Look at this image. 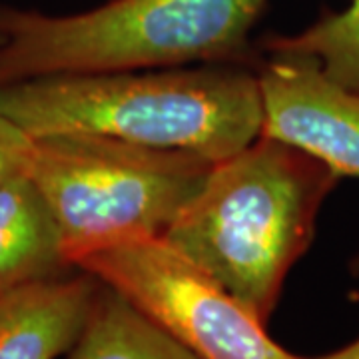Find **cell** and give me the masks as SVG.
I'll use <instances>...</instances> for the list:
<instances>
[{
  "mask_svg": "<svg viewBox=\"0 0 359 359\" xmlns=\"http://www.w3.org/2000/svg\"><path fill=\"white\" fill-rule=\"evenodd\" d=\"M78 271L0 294V359H56L74 347L102 287Z\"/></svg>",
  "mask_w": 359,
  "mask_h": 359,
  "instance_id": "cell-7",
  "label": "cell"
},
{
  "mask_svg": "<svg viewBox=\"0 0 359 359\" xmlns=\"http://www.w3.org/2000/svg\"><path fill=\"white\" fill-rule=\"evenodd\" d=\"M262 48L311 56L335 82L359 94V0H349L344 11L323 13L297 34H269Z\"/></svg>",
  "mask_w": 359,
  "mask_h": 359,
  "instance_id": "cell-10",
  "label": "cell"
},
{
  "mask_svg": "<svg viewBox=\"0 0 359 359\" xmlns=\"http://www.w3.org/2000/svg\"><path fill=\"white\" fill-rule=\"evenodd\" d=\"M76 269L124 295L198 359H308L278 346L252 309L162 238L104 248Z\"/></svg>",
  "mask_w": 359,
  "mask_h": 359,
  "instance_id": "cell-5",
  "label": "cell"
},
{
  "mask_svg": "<svg viewBox=\"0 0 359 359\" xmlns=\"http://www.w3.org/2000/svg\"><path fill=\"white\" fill-rule=\"evenodd\" d=\"M339 180L306 152L257 136L212 166L162 240L266 323Z\"/></svg>",
  "mask_w": 359,
  "mask_h": 359,
  "instance_id": "cell-2",
  "label": "cell"
},
{
  "mask_svg": "<svg viewBox=\"0 0 359 359\" xmlns=\"http://www.w3.org/2000/svg\"><path fill=\"white\" fill-rule=\"evenodd\" d=\"M259 136L290 144L339 178H359V94L311 56L271 54L257 66Z\"/></svg>",
  "mask_w": 359,
  "mask_h": 359,
  "instance_id": "cell-6",
  "label": "cell"
},
{
  "mask_svg": "<svg viewBox=\"0 0 359 359\" xmlns=\"http://www.w3.org/2000/svg\"><path fill=\"white\" fill-rule=\"evenodd\" d=\"M34 138L0 112V188L28 174Z\"/></svg>",
  "mask_w": 359,
  "mask_h": 359,
  "instance_id": "cell-11",
  "label": "cell"
},
{
  "mask_svg": "<svg viewBox=\"0 0 359 359\" xmlns=\"http://www.w3.org/2000/svg\"><path fill=\"white\" fill-rule=\"evenodd\" d=\"M0 112L32 138L96 134L222 162L262 130L257 70L248 66L50 74L0 84Z\"/></svg>",
  "mask_w": 359,
  "mask_h": 359,
  "instance_id": "cell-1",
  "label": "cell"
},
{
  "mask_svg": "<svg viewBox=\"0 0 359 359\" xmlns=\"http://www.w3.org/2000/svg\"><path fill=\"white\" fill-rule=\"evenodd\" d=\"M353 268H355V271H359V256L355 257V262H353ZM308 359H359V339L358 341H353V344H349V346H346L344 349H337L334 353Z\"/></svg>",
  "mask_w": 359,
  "mask_h": 359,
  "instance_id": "cell-12",
  "label": "cell"
},
{
  "mask_svg": "<svg viewBox=\"0 0 359 359\" xmlns=\"http://www.w3.org/2000/svg\"><path fill=\"white\" fill-rule=\"evenodd\" d=\"M214 162L96 134L34 138L28 176L50 208L70 268L110 245L162 238Z\"/></svg>",
  "mask_w": 359,
  "mask_h": 359,
  "instance_id": "cell-4",
  "label": "cell"
},
{
  "mask_svg": "<svg viewBox=\"0 0 359 359\" xmlns=\"http://www.w3.org/2000/svg\"><path fill=\"white\" fill-rule=\"evenodd\" d=\"M70 269L62 236L36 184L26 174L0 188V294Z\"/></svg>",
  "mask_w": 359,
  "mask_h": 359,
  "instance_id": "cell-8",
  "label": "cell"
},
{
  "mask_svg": "<svg viewBox=\"0 0 359 359\" xmlns=\"http://www.w3.org/2000/svg\"><path fill=\"white\" fill-rule=\"evenodd\" d=\"M68 359H198L124 295L104 285Z\"/></svg>",
  "mask_w": 359,
  "mask_h": 359,
  "instance_id": "cell-9",
  "label": "cell"
},
{
  "mask_svg": "<svg viewBox=\"0 0 359 359\" xmlns=\"http://www.w3.org/2000/svg\"><path fill=\"white\" fill-rule=\"evenodd\" d=\"M2 44H4V34L0 32V46H2Z\"/></svg>",
  "mask_w": 359,
  "mask_h": 359,
  "instance_id": "cell-13",
  "label": "cell"
},
{
  "mask_svg": "<svg viewBox=\"0 0 359 359\" xmlns=\"http://www.w3.org/2000/svg\"><path fill=\"white\" fill-rule=\"evenodd\" d=\"M268 0H108L76 14L0 6V84L50 74L262 65L252 30Z\"/></svg>",
  "mask_w": 359,
  "mask_h": 359,
  "instance_id": "cell-3",
  "label": "cell"
}]
</instances>
